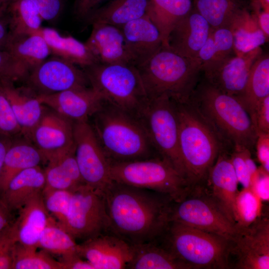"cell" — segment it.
<instances>
[{"mask_svg": "<svg viewBox=\"0 0 269 269\" xmlns=\"http://www.w3.org/2000/svg\"><path fill=\"white\" fill-rule=\"evenodd\" d=\"M109 232L130 244L153 242L169 222L168 196L113 181L104 193Z\"/></svg>", "mask_w": 269, "mask_h": 269, "instance_id": "obj_1", "label": "cell"}, {"mask_svg": "<svg viewBox=\"0 0 269 269\" xmlns=\"http://www.w3.org/2000/svg\"><path fill=\"white\" fill-rule=\"evenodd\" d=\"M90 119L92 123L89 122L110 162L160 156L136 116L105 101Z\"/></svg>", "mask_w": 269, "mask_h": 269, "instance_id": "obj_2", "label": "cell"}, {"mask_svg": "<svg viewBox=\"0 0 269 269\" xmlns=\"http://www.w3.org/2000/svg\"><path fill=\"white\" fill-rule=\"evenodd\" d=\"M189 100L230 150L244 147L251 151L255 147L257 130L236 97L204 79L199 82Z\"/></svg>", "mask_w": 269, "mask_h": 269, "instance_id": "obj_3", "label": "cell"}, {"mask_svg": "<svg viewBox=\"0 0 269 269\" xmlns=\"http://www.w3.org/2000/svg\"><path fill=\"white\" fill-rule=\"evenodd\" d=\"M174 103L187 181L190 188L203 186L219 154L230 150L189 100Z\"/></svg>", "mask_w": 269, "mask_h": 269, "instance_id": "obj_4", "label": "cell"}, {"mask_svg": "<svg viewBox=\"0 0 269 269\" xmlns=\"http://www.w3.org/2000/svg\"><path fill=\"white\" fill-rule=\"evenodd\" d=\"M136 67L149 99L166 96L177 102L189 100L201 72L197 60L184 57L164 46Z\"/></svg>", "mask_w": 269, "mask_h": 269, "instance_id": "obj_5", "label": "cell"}, {"mask_svg": "<svg viewBox=\"0 0 269 269\" xmlns=\"http://www.w3.org/2000/svg\"><path fill=\"white\" fill-rule=\"evenodd\" d=\"M156 241L190 269H229L230 240L217 234L169 221Z\"/></svg>", "mask_w": 269, "mask_h": 269, "instance_id": "obj_6", "label": "cell"}, {"mask_svg": "<svg viewBox=\"0 0 269 269\" xmlns=\"http://www.w3.org/2000/svg\"><path fill=\"white\" fill-rule=\"evenodd\" d=\"M84 69L90 86L105 101L136 117L149 100L133 65L97 63Z\"/></svg>", "mask_w": 269, "mask_h": 269, "instance_id": "obj_7", "label": "cell"}, {"mask_svg": "<svg viewBox=\"0 0 269 269\" xmlns=\"http://www.w3.org/2000/svg\"><path fill=\"white\" fill-rule=\"evenodd\" d=\"M112 181L153 190L180 200L190 188L185 178L160 156L124 162H111Z\"/></svg>", "mask_w": 269, "mask_h": 269, "instance_id": "obj_8", "label": "cell"}, {"mask_svg": "<svg viewBox=\"0 0 269 269\" xmlns=\"http://www.w3.org/2000/svg\"><path fill=\"white\" fill-rule=\"evenodd\" d=\"M137 117L158 155L186 180L179 148L178 121L174 101L166 96L149 99Z\"/></svg>", "mask_w": 269, "mask_h": 269, "instance_id": "obj_9", "label": "cell"}, {"mask_svg": "<svg viewBox=\"0 0 269 269\" xmlns=\"http://www.w3.org/2000/svg\"><path fill=\"white\" fill-rule=\"evenodd\" d=\"M169 221L178 222L230 240L237 229L206 193L202 186L190 189L179 201H173Z\"/></svg>", "mask_w": 269, "mask_h": 269, "instance_id": "obj_10", "label": "cell"}, {"mask_svg": "<svg viewBox=\"0 0 269 269\" xmlns=\"http://www.w3.org/2000/svg\"><path fill=\"white\" fill-rule=\"evenodd\" d=\"M64 229L75 239L84 241L109 231L104 194L83 184L72 190Z\"/></svg>", "mask_w": 269, "mask_h": 269, "instance_id": "obj_11", "label": "cell"}, {"mask_svg": "<svg viewBox=\"0 0 269 269\" xmlns=\"http://www.w3.org/2000/svg\"><path fill=\"white\" fill-rule=\"evenodd\" d=\"M74 155L84 183L104 193L113 181L111 162L89 121L74 122Z\"/></svg>", "mask_w": 269, "mask_h": 269, "instance_id": "obj_12", "label": "cell"}, {"mask_svg": "<svg viewBox=\"0 0 269 269\" xmlns=\"http://www.w3.org/2000/svg\"><path fill=\"white\" fill-rule=\"evenodd\" d=\"M229 269H269V220L262 215L247 227L237 229L230 240Z\"/></svg>", "mask_w": 269, "mask_h": 269, "instance_id": "obj_13", "label": "cell"}, {"mask_svg": "<svg viewBox=\"0 0 269 269\" xmlns=\"http://www.w3.org/2000/svg\"><path fill=\"white\" fill-rule=\"evenodd\" d=\"M29 89L36 95L51 94L90 86L84 70L60 57H48L29 72Z\"/></svg>", "mask_w": 269, "mask_h": 269, "instance_id": "obj_14", "label": "cell"}, {"mask_svg": "<svg viewBox=\"0 0 269 269\" xmlns=\"http://www.w3.org/2000/svg\"><path fill=\"white\" fill-rule=\"evenodd\" d=\"M73 126V121L45 109L28 140L33 142L44 162H48L74 151Z\"/></svg>", "mask_w": 269, "mask_h": 269, "instance_id": "obj_15", "label": "cell"}, {"mask_svg": "<svg viewBox=\"0 0 269 269\" xmlns=\"http://www.w3.org/2000/svg\"><path fill=\"white\" fill-rule=\"evenodd\" d=\"M262 53L259 47L242 55L234 53L210 62L201 67L204 80L222 92L238 97L245 89L252 65Z\"/></svg>", "mask_w": 269, "mask_h": 269, "instance_id": "obj_16", "label": "cell"}, {"mask_svg": "<svg viewBox=\"0 0 269 269\" xmlns=\"http://www.w3.org/2000/svg\"><path fill=\"white\" fill-rule=\"evenodd\" d=\"M224 150L211 167L202 186L206 193L235 226V202L239 184L230 157Z\"/></svg>", "mask_w": 269, "mask_h": 269, "instance_id": "obj_17", "label": "cell"}, {"mask_svg": "<svg viewBox=\"0 0 269 269\" xmlns=\"http://www.w3.org/2000/svg\"><path fill=\"white\" fill-rule=\"evenodd\" d=\"M36 96L42 105L73 122L89 121L105 101L91 86Z\"/></svg>", "mask_w": 269, "mask_h": 269, "instance_id": "obj_18", "label": "cell"}, {"mask_svg": "<svg viewBox=\"0 0 269 269\" xmlns=\"http://www.w3.org/2000/svg\"><path fill=\"white\" fill-rule=\"evenodd\" d=\"M77 252L95 269H124L133 250L131 244L108 232L78 244Z\"/></svg>", "mask_w": 269, "mask_h": 269, "instance_id": "obj_19", "label": "cell"}, {"mask_svg": "<svg viewBox=\"0 0 269 269\" xmlns=\"http://www.w3.org/2000/svg\"><path fill=\"white\" fill-rule=\"evenodd\" d=\"M211 30L208 22L193 8L170 33L166 47L184 57L197 60Z\"/></svg>", "mask_w": 269, "mask_h": 269, "instance_id": "obj_20", "label": "cell"}, {"mask_svg": "<svg viewBox=\"0 0 269 269\" xmlns=\"http://www.w3.org/2000/svg\"><path fill=\"white\" fill-rule=\"evenodd\" d=\"M120 28L135 67L144 63L163 46L159 29L147 14Z\"/></svg>", "mask_w": 269, "mask_h": 269, "instance_id": "obj_21", "label": "cell"}, {"mask_svg": "<svg viewBox=\"0 0 269 269\" xmlns=\"http://www.w3.org/2000/svg\"><path fill=\"white\" fill-rule=\"evenodd\" d=\"M92 25L91 34L85 43L99 63L133 65L120 27L103 23Z\"/></svg>", "mask_w": 269, "mask_h": 269, "instance_id": "obj_22", "label": "cell"}, {"mask_svg": "<svg viewBox=\"0 0 269 269\" xmlns=\"http://www.w3.org/2000/svg\"><path fill=\"white\" fill-rule=\"evenodd\" d=\"M18 211V217L11 224L17 242L38 248L40 235L51 216L45 206L42 192L30 198Z\"/></svg>", "mask_w": 269, "mask_h": 269, "instance_id": "obj_23", "label": "cell"}, {"mask_svg": "<svg viewBox=\"0 0 269 269\" xmlns=\"http://www.w3.org/2000/svg\"><path fill=\"white\" fill-rule=\"evenodd\" d=\"M0 87L10 104L21 134L28 139L43 114V105L29 88L15 87L12 81L7 80L0 81Z\"/></svg>", "mask_w": 269, "mask_h": 269, "instance_id": "obj_24", "label": "cell"}, {"mask_svg": "<svg viewBox=\"0 0 269 269\" xmlns=\"http://www.w3.org/2000/svg\"><path fill=\"white\" fill-rule=\"evenodd\" d=\"M31 34L42 36L51 54L85 69L99 63L86 45L70 35L64 36L54 28L41 27Z\"/></svg>", "mask_w": 269, "mask_h": 269, "instance_id": "obj_25", "label": "cell"}, {"mask_svg": "<svg viewBox=\"0 0 269 269\" xmlns=\"http://www.w3.org/2000/svg\"><path fill=\"white\" fill-rule=\"evenodd\" d=\"M45 185L44 169L40 165L28 168L10 181L0 198L10 212L18 210L30 198L42 192Z\"/></svg>", "mask_w": 269, "mask_h": 269, "instance_id": "obj_26", "label": "cell"}, {"mask_svg": "<svg viewBox=\"0 0 269 269\" xmlns=\"http://www.w3.org/2000/svg\"><path fill=\"white\" fill-rule=\"evenodd\" d=\"M132 258L128 269H190L156 241L131 244Z\"/></svg>", "mask_w": 269, "mask_h": 269, "instance_id": "obj_27", "label": "cell"}, {"mask_svg": "<svg viewBox=\"0 0 269 269\" xmlns=\"http://www.w3.org/2000/svg\"><path fill=\"white\" fill-rule=\"evenodd\" d=\"M268 96L269 57L268 54L262 53L252 65L243 93L236 97L250 115L254 125L257 108L260 102Z\"/></svg>", "mask_w": 269, "mask_h": 269, "instance_id": "obj_28", "label": "cell"}, {"mask_svg": "<svg viewBox=\"0 0 269 269\" xmlns=\"http://www.w3.org/2000/svg\"><path fill=\"white\" fill-rule=\"evenodd\" d=\"M193 8L192 0H149L146 14L159 29L166 46L170 33Z\"/></svg>", "mask_w": 269, "mask_h": 269, "instance_id": "obj_29", "label": "cell"}, {"mask_svg": "<svg viewBox=\"0 0 269 269\" xmlns=\"http://www.w3.org/2000/svg\"><path fill=\"white\" fill-rule=\"evenodd\" d=\"M149 0H112L100 7L85 20L121 27L146 14Z\"/></svg>", "mask_w": 269, "mask_h": 269, "instance_id": "obj_30", "label": "cell"}, {"mask_svg": "<svg viewBox=\"0 0 269 269\" xmlns=\"http://www.w3.org/2000/svg\"><path fill=\"white\" fill-rule=\"evenodd\" d=\"M42 162H44L43 157L33 144L13 140L5 154L0 175V195L15 175Z\"/></svg>", "mask_w": 269, "mask_h": 269, "instance_id": "obj_31", "label": "cell"}, {"mask_svg": "<svg viewBox=\"0 0 269 269\" xmlns=\"http://www.w3.org/2000/svg\"><path fill=\"white\" fill-rule=\"evenodd\" d=\"M229 28L233 37V49L237 55L253 50L268 38L260 28L256 16L244 7L235 17Z\"/></svg>", "mask_w": 269, "mask_h": 269, "instance_id": "obj_32", "label": "cell"}, {"mask_svg": "<svg viewBox=\"0 0 269 269\" xmlns=\"http://www.w3.org/2000/svg\"><path fill=\"white\" fill-rule=\"evenodd\" d=\"M5 50L28 73L51 54L44 39L36 34L10 35Z\"/></svg>", "mask_w": 269, "mask_h": 269, "instance_id": "obj_33", "label": "cell"}, {"mask_svg": "<svg viewBox=\"0 0 269 269\" xmlns=\"http://www.w3.org/2000/svg\"><path fill=\"white\" fill-rule=\"evenodd\" d=\"M44 189L72 191L85 184L78 168L74 151L47 162Z\"/></svg>", "mask_w": 269, "mask_h": 269, "instance_id": "obj_34", "label": "cell"}, {"mask_svg": "<svg viewBox=\"0 0 269 269\" xmlns=\"http://www.w3.org/2000/svg\"><path fill=\"white\" fill-rule=\"evenodd\" d=\"M6 11L10 35L31 34L42 27L43 19L30 0H10Z\"/></svg>", "mask_w": 269, "mask_h": 269, "instance_id": "obj_35", "label": "cell"}, {"mask_svg": "<svg viewBox=\"0 0 269 269\" xmlns=\"http://www.w3.org/2000/svg\"><path fill=\"white\" fill-rule=\"evenodd\" d=\"M193 8L208 22L212 29L229 27L245 6L241 0H194Z\"/></svg>", "mask_w": 269, "mask_h": 269, "instance_id": "obj_36", "label": "cell"}, {"mask_svg": "<svg viewBox=\"0 0 269 269\" xmlns=\"http://www.w3.org/2000/svg\"><path fill=\"white\" fill-rule=\"evenodd\" d=\"M77 246L75 239L51 216L40 235L38 248L65 258L79 255Z\"/></svg>", "mask_w": 269, "mask_h": 269, "instance_id": "obj_37", "label": "cell"}, {"mask_svg": "<svg viewBox=\"0 0 269 269\" xmlns=\"http://www.w3.org/2000/svg\"><path fill=\"white\" fill-rule=\"evenodd\" d=\"M37 250L16 242L13 249L12 269H62L60 261L54 260L48 252Z\"/></svg>", "mask_w": 269, "mask_h": 269, "instance_id": "obj_38", "label": "cell"}, {"mask_svg": "<svg viewBox=\"0 0 269 269\" xmlns=\"http://www.w3.org/2000/svg\"><path fill=\"white\" fill-rule=\"evenodd\" d=\"M262 201L250 187L239 191L235 202L236 229L248 227L262 215Z\"/></svg>", "mask_w": 269, "mask_h": 269, "instance_id": "obj_39", "label": "cell"}, {"mask_svg": "<svg viewBox=\"0 0 269 269\" xmlns=\"http://www.w3.org/2000/svg\"><path fill=\"white\" fill-rule=\"evenodd\" d=\"M72 191L43 189L42 196L45 206L50 214L63 229L69 213Z\"/></svg>", "mask_w": 269, "mask_h": 269, "instance_id": "obj_40", "label": "cell"}, {"mask_svg": "<svg viewBox=\"0 0 269 269\" xmlns=\"http://www.w3.org/2000/svg\"><path fill=\"white\" fill-rule=\"evenodd\" d=\"M21 134L10 103L0 87V135L10 138Z\"/></svg>", "mask_w": 269, "mask_h": 269, "instance_id": "obj_41", "label": "cell"}, {"mask_svg": "<svg viewBox=\"0 0 269 269\" xmlns=\"http://www.w3.org/2000/svg\"><path fill=\"white\" fill-rule=\"evenodd\" d=\"M28 72L5 50H0V81H13L25 78Z\"/></svg>", "mask_w": 269, "mask_h": 269, "instance_id": "obj_42", "label": "cell"}, {"mask_svg": "<svg viewBox=\"0 0 269 269\" xmlns=\"http://www.w3.org/2000/svg\"><path fill=\"white\" fill-rule=\"evenodd\" d=\"M211 29L216 48L215 57L212 62L223 59L234 53L233 37L230 28L224 27Z\"/></svg>", "mask_w": 269, "mask_h": 269, "instance_id": "obj_43", "label": "cell"}, {"mask_svg": "<svg viewBox=\"0 0 269 269\" xmlns=\"http://www.w3.org/2000/svg\"><path fill=\"white\" fill-rule=\"evenodd\" d=\"M243 148L234 147L230 152V157L239 183L243 188H248L250 186L251 176L245 159Z\"/></svg>", "mask_w": 269, "mask_h": 269, "instance_id": "obj_44", "label": "cell"}, {"mask_svg": "<svg viewBox=\"0 0 269 269\" xmlns=\"http://www.w3.org/2000/svg\"><path fill=\"white\" fill-rule=\"evenodd\" d=\"M36 7L43 20L52 21L62 12L63 0H30Z\"/></svg>", "mask_w": 269, "mask_h": 269, "instance_id": "obj_45", "label": "cell"}, {"mask_svg": "<svg viewBox=\"0 0 269 269\" xmlns=\"http://www.w3.org/2000/svg\"><path fill=\"white\" fill-rule=\"evenodd\" d=\"M250 187L263 201L269 200V173L261 166L258 167L257 172L252 177Z\"/></svg>", "mask_w": 269, "mask_h": 269, "instance_id": "obj_46", "label": "cell"}, {"mask_svg": "<svg viewBox=\"0 0 269 269\" xmlns=\"http://www.w3.org/2000/svg\"><path fill=\"white\" fill-rule=\"evenodd\" d=\"M255 147L261 166L269 173V133L259 132Z\"/></svg>", "mask_w": 269, "mask_h": 269, "instance_id": "obj_47", "label": "cell"}, {"mask_svg": "<svg viewBox=\"0 0 269 269\" xmlns=\"http://www.w3.org/2000/svg\"><path fill=\"white\" fill-rule=\"evenodd\" d=\"M255 125L258 133H269V96L265 98L257 108Z\"/></svg>", "mask_w": 269, "mask_h": 269, "instance_id": "obj_48", "label": "cell"}, {"mask_svg": "<svg viewBox=\"0 0 269 269\" xmlns=\"http://www.w3.org/2000/svg\"><path fill=\"white\" fill-rule=\"evenodd\" d=\"M108 0H75V14L81 19H86Z\"/></svg>", "mask_w": 269, "mask_h": 269, "instance_id": "obj_49", "label": "cell"}, {"mask_svg": "<svg viewBox=\"0 0 269 269\" xmlns=\"http://www.w3.org/2000/svg\"><path fill=\"white\" fill-rule=\"evenodd\" d=\"M211 30L207 40L200 50L197 57L196 59L200 64L201 67L213 61L215 57L216 48Z\"/></svg>", "mask_w": 269, "mask_h": 269, "instance_id": "obj_50", "label": "cell"}, {"mask_svg": "<svg viewBox=\"0 0 269 269\" xmlns=\"http://www.w3.org/2000/svg\"><path fill=\"white\" fill-rule=\"evenodd\" d=\"M82 259L79 255H76L61 258L59 261L62 269H95L89 262Z\"/></svg>", "mask_w": 269, "mask_h": 269, "instance_id": "obj_51", "label": "cell"}, {"mask_svg": "<svg viewBox=\"0 0 269 269\" xmlns=\"http://www.w3.org/2000/svg\"><path fill=\"white\" fill-rule=\"evenodd\" d=\"M7 4L0 8V50H5L10 36L8 19L4 16Z\"/></svg>", "mask_w": 269, "mask_h": 269, "instance_id": "obj_52", "label": "cell"}, {"mask_svg": "<svg viewBox=\"0 0 269 269\" xmlns=\"http://www.w3.org/2000/svg\"><path fill=\"white\" fill-rule=\"evenodd\" d=\"M259 25L267 38L269 37V10L261 8L254 9Z\"/></svg>", "mask_w": 269, "mask_h": 269, "instance_id": "obj_53", "label": "cell"}, {"mask_svg": "<svg viewBox=\"0 0 269 269\" xmlns=\"http://www.w3.org/2000/svg\"><path fill=\"white\" fill-rule=\"evenodd\" d=\"M10 211L0 198V232L10 224Z\"/></svg>", "mask_w": 269, "mask_h": 269, "instance_id": "obj_54", "label": "cell"}, {"mask_svg": "<svg viewBox=\"0 0 269 269\" xmlns=\"http://www.w3.org/2000/svg\"><path fill=\"white\" fill-rule=\"evenodd\" d=\"M12 140V138L0 135V175L5 154Z\"/></svg>", "mask_w": 269, "mask_h": 269, "instance_id": "obj_55", "label": "cell"}, {"mask_svg": "<svg viewBox=\"0 0 269 269\" xmlns=\"http://www.w3.org/2000/svg\"><path fill=\"white\" fill-rule=\"evenodd\" d=\"M14 236L15 235L11 224L0 232V251L4 244Z\"/></svg>", "mask_w": 269, "mask_h": 269, "instance_id": "obj_56", "label": "cell"}, {"mask_svg": "<svg viewBox=\"0 0 269 269\" xmlns=\"http://www.w3.org/2000/svg\"><path fill=\"white\" fill-rule=\"evenodd\" d=\"M253 9L261 8L269 10V0H251Z\"/></svg>", "mask_w": 269, "mask_h": 269, "instance_id": "obj_57", "label": "cell"}, {"mask_svg": "<svg viewBox=\"0 0 269 269\" xmlns=\"http://www.w3.org/2000/svg\"><path fill=\"white\" fill-rule=\"evenodd\" d=\"M6 3H4L3 0H0V8Z\"/></svg>", "mask_w": 269, "mask_h": 269, "instance_id": "obj_58", "label": "cell"}, {"mask_svg": "<svg viewBox=\"0 0 269 269\" xmlns=\"http://www.w3.org/2000/svg\"><path fill=\"white\" fill-rule=\"evenodd\" d=\"M4 2L6 3H7L9 1H10V0H3Z\"/></svg>", "mask_w": 269, "mask_h": 269, "instance_id": "obj_59", "label": "cell"}]
</instances>
